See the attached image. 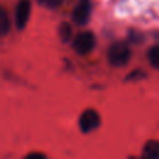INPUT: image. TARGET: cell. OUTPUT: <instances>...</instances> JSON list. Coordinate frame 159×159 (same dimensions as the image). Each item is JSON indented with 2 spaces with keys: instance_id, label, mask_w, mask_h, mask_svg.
<instances>
[{
  "instance_id": "6",
  "label": "cell",
  "mask_w": 159,
  "mask_h": 159,
  "mask_svg": "<svg viewBox=\"0 0 159 159\" xmlns=\"http://www.w3.org/2000/svg\"><path fill=\"white\" fill-rule=\"evenodd\" d=\"M143 157L148 159H159V140H149L143 148Z\"/></svg>"
},
{
  "instance_id": "1",
  "label": "cell",
  "mask_w": 159,
  "mask_h": 159,
  "mask_svg": "<svg viewBox=\"0 0 159 159\" xmlns=\"http://www.w3.org/2000/svg\"><path fill=\"white\" fill-rule=\"evenodd\" d=\"M130 50L123 42H116L108 48V61L114 67H122L129 62Z\"/></svg>"
},
{
  "instance_id": "3",
  "label": "cell",
  "mask_w": 159,
  "mask_h": 159,
  "mask_svg": "<svg viewBox=\"0 0 159 159\" xmlns=\"http://www.w3.org/2000/svg\"><path fill=\"white\" fill-rule=\"evenodd\" d=\"M99 124H101L99 114L94 109H91V108L83 111L78 118V125L83 133H91L96 130L99 127Z\"/></svg>"
},
{
  "instance_id": "11",
  "label": "cell",
  "mask_w": 159,
  "mask_h": 159,
  "mask_svg": "<svg viewBox=\"0 0 159 159\" xmlns=\"http://www.w3.org/2000/svg\"><path fill=\"white\" fill-rule=\"evenodd\" d=\"M26 158H29V159H43V158H46V155H43L41 153H30L26 155Z\"/></svg>"
},
{
  "instance_id": "5",
  "label": "cell",
  "mask_w": 159,
  "mask_h": 159,
  "mask_svg": "<svg viewBox=\"0 0 159 159\" xmlns=\"http://www.w3.org/2000/svg\"><path fill=\"white\" fill-rule=\"evenodd\" d=\"M31 12V4L29 0H20L16 5L15 10V24L17 30H24L27 25L29 17Z\"/></svg>"
},
{
  "instance_id": "4",
  "label": "cell",
  "mask_w": 159,
  "mask_h": 159,
  "mask_svg": "<svg viewBox=\"0 0 159 159\" xmlns=\"http://www.w3.org/2000/svg\"><path fill=\"white\" fill-rule=\"evenodd\" d=\"M92 5L89 0H81L72 12V19L77 25H86L91 17Z\"/></svg>"
},
{
  "instance_id": "7",
  "label": "cell",
  "mask_w": 159,
  "mask_h": 159,
  "mask_svg": "<svg viewBox=\"0 0 159 159\" xmlns=\"http://www.w3.org/2000/svg\"><path fill=\"white\" fill-rule=\"evenodd\" d=\"M10 31V17L7 11L0 6V36H5Z\"/></svg>"
},
{
  "instance_id": "9",
  "label": "cell",
  "mask_w": 159,
  "mask_h": 159,
  "mask_svg": "<svg viewBox=\"0 0 159 159\" xmlns=\"http://www.w3.org/2000/svg\"><path fill=\"white\" fill-rule=\"evenodd\" d=\"M71 34H72V31H71V26H70V24H67V22L61 24V26H60V36H61V39H62L63 42L70 41V39H71Z\"/></svg>"
},
{
  "instance_id": "10",
  "label": "cell",
  "mask_w": 159,
  "mask_h": 159,
  "mask_svg": "<svg viewBox=\"0 0 159 159\" xmlns=\"http://www.w3.org/2000/svg\"><path fill=\"white\" fill-rule=\"evenodd\" d=\"M63 0H37V2L46 7V9H50V10H53V9H57L61 4H62Z\"/></svg>"
},
{
  "instance_id": "2",
  "label": "cell",
  "mask_w": 159,
  "mask_h": 159,
  "mask_svg": "<svg viewBox=\"0 0 159 159\" xmlns=\"http://www.w3.org/2000/svg\"><path fill=\"white\" fill-rule=\"evenodd\" d=\"M72 45L78 55H87L93 50L96 45V37L91 31H83L76 35Z\"/></svg>"
},
{
  "instance_id": "8",
  "label": "cell",
  "mask_w": 159,
  "mask_h": 159,
  "mask_svg": "<svg viewBox=\"0 0 159 159\" xmlns=\"http://www.w3.org/2000/svg\"><path fill=\"white\" fill-rule=\"evenodd\" d=\"M148 60H149V63L154 68L159 70V45H155V46L149 48V51H148Z\"/></svg>"
}]
</instances>
